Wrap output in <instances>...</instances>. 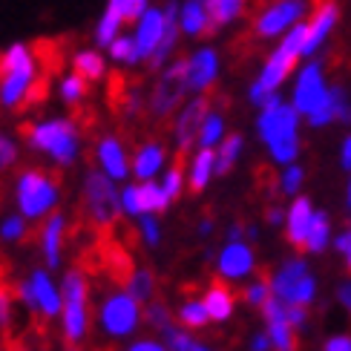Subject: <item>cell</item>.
I'll return each instance as SVG.
<instances>
[{
  "instance_id": "obj_1",
  "label": "cell",
  "mask_w": 351,
  "mask_h": 351,
  "mask_svg": "<svg viewBox=\"0 0 351 351\" xmlns=\"http://www.w3.org/2000/svg\"><path fill=\"white\" fill-rule=\"evenodd\" d=\"M300 121L302 115L282 95H274L265 107H259L256 138L265 144L274 165L288 167L300 158Z\"/></svg>"
},
{
  "instance_id": "obj_2",
  "label": "cell",
  "mask_w": 351,
  "mask_h": 351,
  "mask_svg": "<svg viewBox=\"0 0 351 351\" xmlns=\"http://www.w3.org/2000/svg\"><path fill=\"white\" fill-rule=\"evenodd\" d=\"M305 32H308V21L288 29V32L280 38V43L268 52L265 61H262L259 75L254 78L251 86H247V101H251L254 107H265L274 95H280V86L294 75V69L302 58Z\"/></svg>"
},
{
  "instance_id": "obj_3",
  "label": "cell",
  "mask_w": 351,
  "mask_h": 351,
  "mask_svg": "<svg viewBox=\"0 0 351 351\" xmlns=\"http://www.w3.org/2000/svg\"><path fill=\"white\" fill-rule=\"evenodd\" d=\"M26 144L35 153H43L52 158L58 167H72L81 156V130L72 119H40L35 124L23 127Z\"/></svg>"
},
{
  "instance_id": "obj_4",
  "label": "cell",
  "mask_w": 351,
  "mask_h": 351,
  "mask_svg": "<svg viewBox=\"0 0 351 351\" xmlns=\"http://www.w3.org/2000/svg\"><path fill=\"white\" fill-rule=\"evenodd\" d=\"M38 84V58L26 43H12L0 55V107L18 110L35 93Z\"/></svg>"
},
{
  "instance_id": "obj_5",
  "label": "cell",
  "mask_w": 351,
  "mask_h": 351,
  "mask_svg": "<svg viewBox=\"0 0 351 351\" xmlns=\"http://www.w3.org/2000/svg\"><path fill=\"white\" fill-rule=\"evenodd\" d=\"M90 334V280L84 268H69L61 280V337L81 346Z\"/></svg>"
},
{
  "instance_id": "obj_6",
  "label": "cell",
  "mask_w": 351,
  "mask_h": 351,
  "mask_svg": "<svg viewBox=\"0 0 351 351\" xmlns=\"http://www.w3.org/2000/svg\"><path fill=\"white\" fill-rule=\"evenodd\" d=\"M14 202L23 219H43L52 216L58 202H61V184L52 173L40 170V167H29L18 176L14 182Z\"/></svg>"
},
{
  "instance_id": "obj_7",
  "label": "cell",
  "mask_w": 351,
  "mask_h": 351,
  "mask_svg": "<svg viewBox=\"0 0 351 351\" xmlns=\"http://www.w3.org/2000/svg\"><path fill=\"white\" fill-rule=\"evenodd\" d=\"M81 204L86 219L98 228V230H112L119 225L121 216V202H119V190L110 176L101 170H86L84 182H81Z\"/></svg>"
},
{
  "instance_id": "obj_8",
  "label": "cell",
  "mask_w": 351,
  "mask_h": 351,
  "mask_svg": "<svg viewBox=\"0 0 351 351\" xmlns=\"http://www.w3.org/2000/svg\"><path fill=\"white\" fill-rule=\"evenodd\" d=\"M271 294L285 305L311 308L317 302V276L302 256H288L271 276Z\"/></svg>"
},
{
  "instance_id": "obj_9",
  "label": "cell",
  "mask_w": 351,
  "mask_h": 351,
  "mask_svg": "<svg viewBox=\"0 0 351 351\" xmlns=\"http://www.w3.org/2000/svg\"><path fill=\"white\" fill-rule=\"evenodd\" d=\"M187 81H184V58L173 61L158 72L153 90L147 93V112L153 121H165L179 112V107L187 101Z\"/></svg>"
},
{
  "instance_id": "obj_10",
  "label": "cell",
  "mask_w": 351,
  "mask_h": 351,
  "mask_svg": "<svg viewBox=\"0 0 351 351\" xmlns=\"http://www.w3.org/2000/svg\"><path fill=\"white\" fill-rule=\"evenodd\" d=\"M95 317L107 337L124 340V337H133L141 326V305L130 297L124 288H112L104 294V300H101Z\"/></svg>"
},
{
  "instance_id": "obj_11",
  "label": "cell",
  "mask_w": 351,
  "mask_h": 351,
  "mask_svg": "<svg viewBox=\"0 0 351 351\" xmlns=\"http://www.w3.org/2000/svg\"><path fill=\"white\" fill-rule=\"evenodd\" d=\"M314 12L311 0H271L268 6H262L254 18V35L259 40H274L282 38L288 29H294L297 23L308 21Z\"/></svg>"
},
{
  "instance_id": "obj_12",
  "label": "cell",
  "mask_w": 351,
  "mask_h": 351,
  "mask_svg": "<svg viewBox=\"0 0 351 351\" xmlns=\"http://www.w3.org/2000/svg\"><path fill=\"white\" fill-rule=\"evenodd\" d=\"M328 81H326V64L319 58L305 61L297 75H294V86H291V107H294L302 119L314 115L319 107L328 101Z\"/></svg>"
},
{
  "instance_id": "obj_13",
  "label": "cell",
  "mask_w": 351,
  "mask_h": 351,
  "mask_svg": "<svg viewBox=\"0 0 351 351\" xmlns=\"http://www.w3.org/2000/svg\"><path fill=\"white\" fill-rule=\"evenodd\" d=\"M14 288H18V300H23L26 308L32 311L38 319H43V323L61 317V291H58V285L52 282L49 271L35 268L23 282H18Z\"/></svg>"
},
{
  "instance_id": "obj_14",
  "label": "cell",
  "mask_w": 351,
  "mask_h": 351,
  "mask_svg": "<svg viewBox=\"0 0 351 351\" xmlns=\"http://www.w3.org/2000/svg\"><path fill=\"white\" fill-rule=\"evenodd\" d=\"M210 110V98L208 95H193L190 101L179 107V112L173 115V127H170V136H173V147L179 153V158H184L190 150L196 147V138H199V130L204 115Z\"/></svg>"
},
{
  "instance_id": "obj_15",
  "label": "cell",
  "mask_w": 351,
  "mask_h": 351,
  "mask_svg": "<svg viewBox=\"0 0 351 351\" xmlns=\"http://www.w3.org/2000/svg\"><path fill=\"white\" fill-rule=\"evenodd\" d=\"M222 72V58L216 47H196L184 58V81L190 95H208Z\"/></svg>"
},
{
  "instance_id": "obj_16",
  "label": "cell",
  "mask_w": 351,
  "mask_h": 351,
  "mask_svg": "<svg viewBox=\"0 0 351 351\" xmlns=\"http://www.w3.org/2000/svg\"><path fill=\"white\" fill-rule=\"evenodd\" d=\"M340 18H343V9H340L337 0H319V6L308 18V32H305V43H302L305 61H311V58H317L323 52V47L331 40V35L337 32Z\"/></svg>"
},
{
  "instance_id": "obj_17",
  "label": "cell",
  "mask_w": 351,
  "mask_h": 351,
  "mask_svg": "<svg viewBox=\"0 0 351 351\" xmlns=\"http://www.w3.org/2000/svg\"><path fill=\"white\" fill-rule=\"evenodd\" d=\"M256 271V254L247 242H225L216 256V274L225 282H242Z\"/></svg>"
},
{
  "instance_id": "obj_18",
  "label": "cell",
  "mask_w": 351,
  "mask_h": 351,
  "mask_svg": "<svg viewBox=\"0 0 351 351\" xmlns=\"http://www.w3.org/2000/svg\"><path fill=\"white\" fill-rule=\"evenodd\" d=\"M95 165L98 170L110 176L112 182H127V176H130V156H127V147H124V141L119 136H101L95 141Z\"/></svg>"
},
{
  "instance_id": "obj_19",
  "label": "cell",
  "mask_w": 351,
  "mask_h": 351,
  "mask_svg": "<svg viewBox=\"0 0 351 351\" xmlns=\"http://www.w3.org/2000/svg\"><path fill=\"white\" fill-rule=\"evenodd\" d=\"M162 38H165V9L162 6H150L133 23V40H136V49L141 55V64L150 61V55L158 49Z\"/></svg>"
},
{
  "instance_id": "obj_20",
  "label": "cell",
  "mask_w": 351,
  "mask_h": 351,
  "mask_svg": "<svg viewBox=\"0 0 351 351\" xmlns=\"http://www.w3.org/2000/svg\"><path fill=\"white\" fill-rule=\"evenodd\" d=\"M314 213H317V208H314V202L308 196H294V202L288 204V210H285V239L294 251H305Z\"/></svg>"
},
{
  "instance_id": "obj_21",
  "label": "cell",
  "mask_w": 351,
  "mask_h": 351,
  "mask_svg": "<svg viewBox=\"0 0 351 351\" xmlns=\"http://www.w3.org/2000/svg\"><path fill=\"white\" fill-rule=\"evenodd\" d=\"M262 317H265V334L274 351H297V331L285 317V302L271 297L262 308Z\"/></svg>"
},
{
  "instance_id": "obj_22",
  "label": "cell",
  "mask_w": 351,
  "mask_h": 351,
  "mask_svg": "<svg viewBox=\"0 0 351 351\" xmlns=\"http://www.w3.org/2000/svg\"><path fill=\"white\" fill-rule=\"evenodd\" d=\"M167 165V147L162 141H141L133 158H130V176H136L138 182H153L158 173H165Z\"/></svg>"
},
{
  "instance_id": "obj_23",
  "label": "cell",
  "mask_w": 351,
  "mask_h": 351,
  "mask_svg": "<svg viewBox=\"0 0 351 351\" xmlns=\"http://www.w3.org/2000/svg\"><path fill=\"white\" fill-rule=\"evenodd\" d=\"M40 254H43V262H47V268H61L64 262V245H66V213H52L47 216V222H43L40 233Z\"/></svg>"
},
{
  "instance_id": "obj_24",
  "label": "cell",
  "mask_w": 351,
  "mask_h": 351,
  "mask_svg": "<svg viewBox=\"0 0 351 351\" xmlns=\"http://www.w3.org/2000/svg\"><path fill=\"white\" fill-rule=\"evenodd\" d=\"M202 302L208 308L210 323H228L233 311H237V294H233V288L225 280H210L202 294Z\"/></svg>"
},
{
  "instance_id": "obj_25",
  "label": "cell",
  "mask_w": 351,
  "mask_h": 351,
  "mask_svg": "<svg viewBox=\"0 0 351 351\" xmlns=\"http://www.w3.org/2000/svg\"><path fill=\"white\" fill-rule=\"evenodd\" d=\"M179 26L187 38L210 35V12L208 0H179Z\"/></svg>"
},
{
  "instance_id": "obj_26",
  "label": "cell",
  "mask_w": 351,
  "mask_h": 351,
  "mask_svg": "<svg viewBox=\"0 0 351 351\" xmlns=\"http://www.w3.org/2000/svg\"><path fill=\"white\" fill-rule=\"evenodd\" d=\"M216 176V150H196L187 162V187L193 193H204Z\"/></svg>"
},
{
  "instance_id": "obj_27",
  "label": "cell",
  "mask_w": 351,
  "mask_h": 351,
  "mask_svg": "<svg viewBox=\"0 0 351 351\" xmlns=\"http://www.w3.org/2000/svg\"><path fill=\"white\" fill-rule=\"evenodd\" d=\"M247 9V0H208V12H210V35H216L219 29L233 26L242 21V14Z\"/></svg>"
},
{
  "instance_id": "obj_28",
  "label": "cell",
  "mask_w": 351,
  "mask_h": 351,
  "mask_svg": "<svg viewBox=\"0 0 351 351\" xmlns=\"http://www.w3.org/2000/svg\"><path fill=\"white\" fill-rule=\"evenodd\" d=\"M228 136V121H225V112L210 107L208 115L202 121V130H199V138H196V147L199 150H216L222 138Z\"/></svg>"
},
{
  "instance_id": "obj_29",
  "label": "cell",
  "mask_w": 351,
  "mask_h": 351,
  "mask_svg": "<svg viewBox=\"0 0 351 351\" xmlns=\"http://www.w3.org/2000/svg\"><path fill=\"white\" fill-rule=\"evenodd\" d=\"M72 72H78L84 81H101L107 75V58L98 49H78L72 52Z\"/></svg>"
},
{
  "instance_id": "obj_30",
  "label": "cell",
  "mask_w": 351,
  "mask_h": 351,
  "mask_svg": "<svg viewBox=\"0 0 351 351\" xmlns=\"http://www.w3.org/2000/svg\"><path fill=\"white\" fill-rule=\"evenodd\" d=\"M156 274L150 268H133V274L124 280V291L133 297L138 305H147L150 300H156Z\"/></svg>"
},
{
  "instance_id": "obj_31",
  "label": "cell",
  "mask_w": 351,
  "mask_h": 351,
  "mask_svg": "<svg viewBox=\"0 0 351 351\" xmlns=\"http://www.w3.org/2000/svg\"><path fill=\"white\" fill-rule=\"evenodd\" d=\"M242 150H245V136L242 133H228L222 138V144L216 147V176H228L237 162L242 158Z\"/></svg>"
},
{
  "instance_id": "obj_32",
  "label": "cell",
  "mask_w": 351,
  "mask_h": 351,
  "mask_svg": "<svg viewBox=\"0 0 351 351\" xmlns=\"http://www.w3.org/2000/svg\"><path fill=\"white\" fill-rule=\"evenodd\" d=\"M176 319H179V326L187 328V331H202L210 323L208 308H204V302L199 297H184L182 305L176 308Z\"/></svg>"
},
{
  "instance_id": "obj_33",
  "label": "cell",
  "mask_w": 351,
  "mask_h": 351,
  "mask_svg": "<svg viewBox=\"0 0 351 351\" xmlns=\"http://www.w3.org/2000/svg\"><path fill=\"white\" fill-rule=\"evenodd\" d=\"M138 196H141V210H144V216L147 213H153V216H158V213H165L167 208H170V199H167V193H165V187H162V182H138Z\"/></svg>"
},
{
  "instance_id": "obj_34",
  "label": "cell",
  "mask_w": 351,
  "mask_h": 351,
  "mask_svg": "<svg viewBox=\"0 0 351 351\" xmlns=\"http://www.w3.org/2000/svg\"><path fill=\"white\" fill-rule=\"evenodd\" d=\"M328 245H331V216L326 210H317L311 230H308V242H305V251L308 254H326Z\"/></svg>"
},
{
  "instance_id": "obj_35",
  "label": "cell",
  "mask_w": 351,
  "mask_h": 351,
  "mask_svg": "<svg viewBox=\"0 0 351 351\" xmlns=\"http://www.w3.org/2000/svg\"><path fill=\"white\" fill-rule=\"evenodd\" d=\"M121 29H124V21L119 18L115 12H110V9H104L101 12V18H98V23H95V32H93V40H95V47H101V49H107L110 43L121 35Z\"/></svg>"
},
{
  "instance_id": "obj_36",
  "label": "cell",
  "mask_w": 351,
  "mask_h": 351,
  "mask_svg": "<svg viewBox=\"0 0 351 351\" xmlns=\"http://www.w3.org/2000/svg\"><path fill=\"white\" fill-rule=\"evenodd\" d=\"M86 93H90V81H84L78 72H69V75L58 81V95H61V101L69 107H78L86 98Z\"/></svg>"
},
{
  "instance_id": "obj_37",
  "label": "cell",
  "mask_w": 351,
  "mask_h": 351,
  "mask_svg": "<svg viewBox=\"0 0 351 351\" xmlns=\"http://www.w3.org/2000/svg\"><path fill=\"white\" fill-rule=\"evenodd\" d=\"M107 55L112 58L115 64H121V66H138V64H141V55H138V49H136L133 35H124V32L107 47Z\"/></svg>"
},
{
  "instance_id": "obj_38",
  "label": "cell",
  "mask_w": 351,
  "mask_h": 351,
  "mask_svg": "<svg viewBox=\"0 0 351 351\" xmlns=\"http://www.w3.org/2000/svg\"><path fill=\"white\" fill-rule=\"evenodd\" d=\"M141 323L147 328H153V331H165L167 326H173V314L167 308V302L165 300H150L141 308Z\"/></svg>"
},
{
  "instance_id": "obj_39",
  "label": "cell",
  "mask_w": 351,
  "mask_h": 351,
  "mask_svg": "<svg viewBox=\"0 0 351 351\" xmlns=\"http://www.w3.org/2000/svg\"><path fill=\"white\" fill-rule=\"evenodd\" d=\"M305 184V170L294 162L280 170V176H276V187H280V196H300V190Z\"/></svg>"
},
{
  "instance_id": "obj_40",
  "label": "cell",
  "mask_w": 351,
  "mask_h": 351,
  "mask_svg": "<svg viewBox=\"0 0 351 351\" xmlns=\"http://www.w3.org/2000/svg\"><path fill=\"white\" fill-rule=\"evenodd\" d=\"M14 300H18V288H14L3 274H0V328L9 331L14 319Z\"/></svg>"
},
{
  "instance_id": "obj_41",
  "label": "cell",
  "mask_w": 351,
  "mask_h": 351,
  "mask_svg": "<svg viewBox=\"0 0 351 351\" xmlns=\"http://www.w3.org/2000/svg\"><path fill=\"white\" fill-rule=\"evenodd\" d=\"M110 12H115L124 23H136L144 12L150 9V0H107V6Z\"/></svg>"
},
{
  "instance_id": "obj_42",
  "label": "cell",
  "mask_w": 351,
  "mask_h": 351,
  "mask_svg": "<svg viewBox=\"0 0 351 351\" xmlns=\"http://www.w3.org/2000/svg\"><path fill=\"white\" fill-rule=\"evenodd\" d=\"M271 280H262V276H256V280H251L245 288H242V300L245 305H251V308H265V302L271 300Z\"/></svg>"
},
{
  "instance_id": "obj_43",
  "label": "cell",
  "mask_w": 351,
  "mask_h": 351,
  "mask_svg": "<svg viewBox=\"0 0 351 351\" xmlns=\"http://www.w3.org/2000/svg\"><path fill=\"white\" fill-rule=\"evenodd\" d=\"M162 343L167 346V351H193V346H196V340H193V334H190L187 328H182V326H167L165 331H162Z\"/></svg>"
},
{
  "instance_id": "obj_44",
  "label": "cell",
  "mask_w": 351,
  "mask_h": 351,
  "mask_svg": "<svg viewBox=\"0 0 351 351\" xmlns=\"http://www.w3.org/2000/svg\"><path fill=\"white\" fill-rule=\"evenodd\" d=\"M162 187H165V193L170 202H176L182 196V190H184V170H182V158H176V162L165 170L162 176Z\"/></svg>"
},
{
  "instance_id": "obj_45",
  "label": "cell",
  "mask_w": 351,
  "mask_h": 351,
  "mask_svg": "<svg viewBox=\"0 0 351 351\" xmlns=\"http://www.w3.org/2000/svg\"><path fill=\"white\" fill-rule=\"evenodd\" d=\"M331 95H334V124H346L351 127V95L343 84H331Z\"/></svg>"
},
{
  "instance_id": "obj_46",
  "label": "cell",
  "mask_w": 351,
  "mask_h": 351,
  "mask_svg": "<svg viewBox=\"0 0 351 351\" xmlns=\"http://www.w3.org/2000/svg\"><path fill=\"white\" fill-rule=\"evenodd\" d=\"M119 202H121V213L130 219H141V196H138V184H124L119 190Z\"/></svg>"
},
{
  "instance_id": "obj_47",
  "label": "cell",
  "mask_w": 351,
  "mask_h": 351,
  "mask_svg": "<svg viewBox=\"0 0 351 351\" xmlns=\"http://www.w3.org/2000/svg\"><path fill=\"white\" fill-rule=\"evenodd\" d=\"M138 237L147 247H158L162 245V225H158V216L147 213L138 219Z\"/></svg>"
},
{
  "instance_id": "obj_48",
  "label": "cell",
  "mask_w": 351,
  "mask_h": 351,
  "mask_svg": "<svg viewBox=\"0 0 351 351\" xmlns=\"http://www.w3.org/2000/svg\"><path fill=\"white\" fill-rule=\"evenodd\" d=\"M26 219L18 213V216H6L3 222H0V239H6V242H21L26 239Z\"/></svg>"
},
{
  "instance_id": "obj_49",
  "label": "cell",
  "mask_w": 351,
  "mask_h": 351,
  "mask_svg": "<svg viewBox=\"0 0 351 351\" xmlns=\"http://www.w3.org/2000/svg\"><path fill=\"white\" fill-rule=\"evenodd\" d=\"M14 162H18V144L6 133H0V170H9Z\"/></svg>"
},
{
  "instance_id": "obj_50",
  "label": "cell",
  "mask_w": 351,
  "mask_h": 351,
  "mask_svg": "<svg viewBox=\"0 0 351 351\" xmlns=\"http://www.w3.org/2000/svg\"><path fill=\"white\" fill-rule=\"evenodd\" d=\"M334 251H337L346 262V271L351 274V225H346L337 237H334Z\"/></svg>"
},
{
  "instance_id": "obj_51",
  "label": "cell",
  "mask_w": 351,
  "mask_h": 351,
  "mask_svg": "<svg viewBox=\"0 0 351 351\" xmlns=\"http://www.w3.org/2000/svg\"><path fill=\"white\" fill-rule=\"evenodd\" d=\"M285 317L294 331H302L305 323H308V308H302V305H285Z\"/></svg>"
},
{
  "instance_id": "obj_52",
  "label": "cell",
  "mask_w": 351,
  "mask_h": 351,
  "mask_svg": "<svg viewBox=\"0 0 351 351\" xmlns=\"http://www.w3.org/2000/svg\"><path fill=\"white\" fill-rule=\"evenodd\" d=\"M127 351H167V346L162 340H153V337H141V340H133L127 346Z\"/></svg>"
},
{
  "instance_id": "obj_53",
  "label": "cell",
  "mask_w": 351,
  "mask_h": 351,
  "mask_svg": "<svg viewBox=\"0 0 351 351\" xmlns=\"http://www.w3.org/2000/svg\"><path fill=\"white\" fill-rule=\"evenodd\" d=\"M323 351H351V334H334L323 343Z\"/></svg>"
},
{
  "instance_id": "obj_54",
  "label": "cell",
  "mask_w": 351,
  "mask_h": 351,
  "mask_svg": "<svg viewBox=\"0 0 351 351\" xmlns=\"http://www.w3.org/2000/svg\"><path fill=\"white\" fill-rule=\"evenodd\" d=\"M334 297H337V302H340L343 308H346V314L351 317V276L337 285V294H334Z\"/></svg>"
},
{
  "instance_id": "obj_55",
  "label": "cell",
  "mask_w": 351,
  "mask_h": 351,
  "mask_svg": "<svg viewBox=\"0 0 351 351\" xmlns=\"http://www.w3.org/2000/svg\"><path fill=\"white\" fill-rule=\"evenodd\" d=\"M265 222L274 225V228L285 225V208H280V204H268L265 208Z\"/></svg>"
},
{
  "instance_id": "obj_56",
  "label": "cell",
  "mask_w": 351,
  "mask_h": 351,
  "mask_svg": "<svg viewBox=\"0 0 351 351\" xmlns=\"http://www.w3.org/2000/svg\"><path fill=\"white\" fill-rule=\"evenodd\" d=\"M247 351H271V340H268V334L265 331H256L251 343H247Z\"/></svg>"
},
{
  "instance_id": "obj_57",
  "label": "cell",
  "mask_w": 351,
  "mask_h": 351,
  "mask_svg": "<svg viewBox=\"0 0 351 351\" xmlns=\"http://www.w3.org/2000/svg\"><path fill=\"white\" fill-rule=\"evenodd\" d=\"M340 167L351 173V133H348V136L343 138V144H340Z\"/></svg>"
},
{
  "instance_id": "obj_58",
  "label": "cell",
  "mask_w": 351,
  "mask_h": 351,
  "mask_svg": "<svg viewBox=\"0 0 351 351\" xmlns=\"http://www.w3.org/2000/svg\"><path fill=\"white\" fill-rule=\"evenodd\" d=\"M225 239H228V242H245V225H242V222H233V225L225 230Z\"/></svg>"
},
{
  "instance_id": "obj_59",
  "label": "cell",
  "mask_w": 351,
  "mask_h": 351,
  "mask_svg": "<svg viewBox=\"0 0 351 351\" xmlns=\"http://www.w3.org/2000/svg\"><path fill=\"white\" fill-rule=\"evenodd\" d=\"M213 228H216V222H213V219H210V216H204V219H202V222L196 225V230H199V237H202V239H208V237H210V233H213Z\"/></svg>"
},
{
  "instance_id": "obj_60",
  "label": "cell",
  "mask_w": 351,
  "mask_h": 351,
  "mask_svg": "<svg viewBox=\"0 0 351 351\" xmlns=\"http://www.w3.org/2000/svg\"><path fill=\"white\" fill-rule=\"evenodd\" d=\"M256 237H259V230H256V225H247V228H245V239H251V242H254Z\"/></svg>"
},
{
  "instance_id": "obj_61",
  "label": "cell",
  "mask_w": 351,
  "mask_h": 351,
  "mask_svg": "<svg viewBox=\"0 0 351 351\" xmlns=\"http://www.w3.org/2000/svg\"><path fill=\"white\" fill-rule=\"evenodd\" d=\"M346 204H348V210H351V173H348V187H346Z\"/></svg>"
},
{
  "instance_id": "obj_62",
  "label": "cell",
  "mask_w": 351,
  "mask_h": 351,
  "mask_svg": "<svg viewBox=\"0 0 351 351\" xmlns=\"http://www.w3.org/2000/svg\"><path fill=\"white\" fill-rule=\"evenodd\" d=\"M193 351H216V348H210V346H199V343H196Z\"/></svg>"
}]
</instances>
